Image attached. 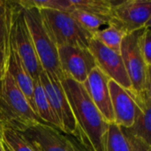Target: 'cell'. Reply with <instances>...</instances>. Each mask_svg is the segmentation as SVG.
I'll return each mask as SVG.
<instances>
[{
    "mask_svg": "<svg viewBox=\"0 0 151 151\" xmlns=\"http://www.w3.org/2000/svg\"><path fill=\"white\" fill-rule=\"evenodd\" d=\"M2 143H3V147H4V151H12L11 149H10V147L4 142H3L2 141Z\"/></svg>",
    "mask_w": 151,
    "mask_h": 151,
    "instance_id": "d4e9b609",
    "label": "cell"
},
{
    "mask_svg": "<svg viewBox=\"0 0 151 151\" xmlns=\"http://www.w3.org/2000/svg\"><path fill=\"white\" fill-rule=\"evenodd\" d=\"M34 102L38 118L45 124L60 130L58 120L50 104L40 79L34 80Z\"/></svg>",
    "mask_w": 151,
    "mask_h": 151,
    "instance_id": "2e32d148",
    "label": "cell"
},
{
    "mask_svg": "<svg viewBox=\"0 0 151 151\" xmlns=\"http://www.w3.org/2000/svg\"><path fill=\"white\" fill-rule=\"evenodd\" d=\"M70 12L73 11H83L111 20V13L113 5L111 0H69Z\"/></svg>",
    "mask_w": 151,
    "mask_h": 151,
    "instance_id": "e0dca14e",
    "label": "cell"
},
{
    "mask_svg": "<svg viewBox=\"0 0 151 151\" xmlns=\"http://www.w3.org/2000/svg\"><path fill=\"white\" fill-rule=\"evenodd\" d=\"M104 151H131L129 142L122 128L115 123L109 124Z\"/></svg>",
    "mask_w": 151,
    "mask_h": 151,
    "instance_id": "d6986e66",
    "label": "cell"
},
{
    "mask_svg": "<svg viewBox=\"0 0 151 151\" xmlns=\"http://www.w3.org/2000/svg\"><path fill=\"white\" fill-rule=\"evenodd\" d=\"M128 92L136 104L137 111L134 126L129 129H124L151 145V89L138 93L128 89Z\"/></svg>",
    "mask_w": 151,
    "mask_h": 151,
    "instance_id": "5bb4252c",
    "label": "cell"
},
{
    "mask_svg": "<svg viewBox=\"0 0 151 151\" xmlns=\"http://www.w3.org/2000/svg\"><path fill=\"white\" fill-rule=\"evenodd\" d=\"M58 55L64 75L79 83L83 84L90 72L96 67L95 58L88 48L59 46Z\"/></svg>",
    "mask_w": 151,
    "mask_h": 151,
    "instance_id": "9c48e42d",
    "label": "cell"
},
{
    "mask_svg": "<svg viewBox=\"0 0 151 151\" xmlns=\"http://www.w3.org/2000/svg\"><path fill=\"white\" fill-rule=\"evenodd\" d=\"M139 48L145 63L151 66V30L150 25L145 27L139 38Z\"/></svg>",
    "mask_w": 151,
    "mask_h": 151,
    "instance_id": "7402d4cb",
    "label": "cell"
},
{
    "mask_svg": "<svg viewBox=\"0 0 151 151\" xmlns=\"http://www.w3.org/2000/svg\"><path fill=\"white\" fill-rule=\"evenodd\" d=\"M0 151H4V147H3V143H2V142H0Z\"/></svg>",
    "mask_w": 151,
    "mask_h": 151,
    "instance_id": "4316f807",
    "label": "cell"
},
{
    "mask_svg": "<svg viewBox=\"0 0 151 151\" xmlns=\"http://www.w3.org/2000/svg\"><path fill=\"white\" fill-rule=\"evenodd\" d=\"M143 28L126 35L119 51L131 82V90L137 93L151 89V66L145 63L139 48V38Z\"/></svg>",
    "mask_w": 151,
    "mask_h": 151,
    "instance_id": "5b68a950",
    "label": "cell"
},
{
    "mask_svg": "<svg viewBox=\"0 0 151 151\" xmlns=\"http://www.w3.org/2000/svg\"><path fill=\"white\" fill-rule=\"evenodd\" d=\"M70 13L82 27L90 32L92 35H94L96 31L100 30L102 26L109 25V21L106 19L87 12L73 11Z\"/></svg>",
    "mask_w": 151,
    "mask_h": 151,
    "instance_id": "44dd1931",
    "label": "cell"
},
{
    "mask_svg": "<svg viewBox=\"0 0 151 151\" xmlns=\"http://www.w3.org/2000/svg\"><path fill=\"white\" fill-rule=\"evenodd\" d=\"M39 79L50 104L58 120L60 131L78 140L77 124L61 81L49 74L44 70L41 73Z\"/></svg>",
    "mask_w": 151,
    "mask_h": 151,
    "instance_id": "8992f818",
    "label": "cell"
},
{
    "mask_svg": "<svg viewBox=\"0 0 151 151\" xmlns=\"http://www.w3.org/2000/svg\"><path fill=\"white\" fill-rule=\"evenodd\" d=\"M109 80L97 67H95L83 85L104 119L111 124L114 123V116L108 86Z\"/></svg>",
    "mask_w": 151,
    "mask_h": 151,
    "instance_id": "4fadbf2b",
    "label": "cell"
},
{
    "mask_svg": "<svg viewBox=\"0 0 151 151\" xmlns=\"http://www.w3.org/2000/svg\"><path fill=\"white\" fill-rule=\"evenodd\" d=\"M77 127L78 141L89 151H104L109 123L104 119L84 85L65 76L61 81Z\"/></svg>",
    "mask_w": 151,
    "mask_h": 151,
    "instance_id": "6da1fadb",
    "label": "cell"
},
{
    "mask_svg": "<svg viewBox=\"0 0 151 151\" xmlns=\"http://www.w3.org/2000/svg\"><path fill=\"white\" fill-rule=\"evenodd\" d=\"M3 141V124L0 122V142Z\"/></svg>",
    "mask_w": 151,
    "mask_h": 151,
    "instance_id": "484cf974",
    "label": "cell"
},
{
    "mask_svg": "<svg viewBox=\"0 0 151 151\" xmlns=\"http://www.w3.org/2000/svg\"><path fill=\"white\" fill-rule=\"evenodd\" d=\"M6 3H7V1H1L0 0V25H1V22H2V19H3L4 12H5Z\"/></svg>",
    "mask_w": 151,
    "mask_h": 151,
    "instance_id": "cb8c5ba5",
    "label": "cell"
},
{
    "mask_svg": "<svg viewBox=\"0 0 151 151\" xmlns=\"http://www.w3.org/2000/svg\"><path fill=\"white\" fill-rule=\"evenodd\" d=\"M41 151H89L75 137L45 123H38L23 132Z\"/></svg>",
    "mask_w": 151,
    "mask_h": 151,
    "instance_id": "ba28073f",
    "label": "cell"
},
{
    "mask_svg": "<svg viewBox=\"0 0 151 151\" xmlns=\"http://www.w3.org/2000/svg\"><path fill=\"white\" fill-rule=\"evenodd\" d=\"M109 91L114 116V123L121 128H131L135 120L137 107L128 92L115 81L109 80Z\"/></svg>",
    "mask_w": 151,
    "mask_h": 151,
    "instance_id": "7c38bea8",
    "label": "cell"
},
{
    "mask_svg": "<svg viewBox=\"0 0 151 151\" xmlns=\"http://www.w3.org/2000/svg\"><path fill=\"white\" fill-rule=\"evenodd\" d=\"M0 122L20 132L42 122L8 71L0 81Z\"/></svg>",
    "mask_w": 151,
    "mask_h": 151,
    "instance_id": "7a4b0ae2",
    "label": "cell"
},
{
    "mask_svg": "<svg viewBox=\"0 0 151 151\" xmlns=\"http://www.w3.org/2000/svg\"><path fill=\"white\" fill-rule=\"evenodd\" d=\"M3 142L12 151H41L23 132L3 126Z\"/></svg>",
    "mask_w": 151,
    "mask_h": 151,
    "instance_id": "ac0fdd59",
    "label": "cell"
},
{
    "mask_svg": "<svg viewBox=\"0 0 151 151\" xmlns=\"http://www.w3.org/2000/svg\"><path fill=\"white\" fill-rule=\"evenodd\" d=\"M40 11L58 47L70 45L88 48L93 35L82 27L70 12L52 9Z\"/></svg>",
    "mask_w": 151,
    "mask_h": 151,
    "instance_id": "277c9868",
    "label": "cell"
},
{
    "mask_svg": "<svg viewBox=\"0 0 151 151\" xmlns=\"http://www.w3.org/2000/svg\"><path fill=\"white\" fill-rule=\"evenodd\" d=\"M150 0L113 1L109 25L127 35L150 25Z\"/></svg>",
    "mask_w": 151,
    "mask_h": 151,
    "instance_id": "52a82bcc",
    "label": "cell"
},
{
    "mask_svg": "<svg viewBox=\"0 0 151 151\" xmlns=\"http://www.w3.org/2000/svg\"><path fill=\"white\" fill-rule=\"evenodd\" d=\"M131 148V151H151V145L146 143L142 140L132 135L124 128H122Z\"/></svg>",
    "mask_w": 151,
    "mask_h": 151,
    "instance_id": "603a6c76",
    "label": "cell"
},
{
    "mask_svg": "<svg viewBox=\"0 0 151 151\" xmlns=\"http://www.w3.org/2000/svg\"><path fill=\"white\" fill-rule=\"evenodd\" d=\"M126 34L113 25H108L107 27L96 31L93 37L98 40L107 48L119 53L122 40Z\"/></svg>",
    "mask_w": 151,
    "mask_h": 151,
    "instance_id": "ffe728a7",
    "label": "cell"
},
{
    "mask_svg": "<svg viewBox=\"0 0 151 151\" xmlns=\"http://www.w3.org/2000/svg\"><path fill=\"white\" fill-rule=\"evenodd\" d=\"M7 71L12 76L18 87L20 88V90L26 96L32 110L36 114L35 102H34V80L28 73L23 61L21 60L17 51L12 38V29L11 42H10V53L7 62Z\"/></svg>",
    "mask_w": 151,
    "mask_h": 151,
    "instance_id": "9a60e30c",
    "label": "cell"
},
{
    "mask_svg": "<svg viewBox=\"0 0 151 151\" xmlns=\"http://www.w3.org/2000/svg\"><path fill=\"white\" fill-rule=\"evenodd\" d=\"M96 67L110 80L115 81L125 89H131V82L127 73L120 53H118L92 38L88 44Z\"/></svg>",
    "mask_w": 151,
    "mask_h": 151,
    "instance_id": "8fae6325",
    "label": "cell"
},
{
    "mask_svg": "<svg viewBox=\"0 0 151 151\" xmlns=\"http://www.w3.org/2000/svg\"><path fill=\"white\" fill-rule=\"evenodd\" d=\"M20 8L42 69L62 81L65 75L58 59V46L43 20L40 9L36 7Z\"/></svg>",
    "mask_w": 151,
    "mask_h": 151,
    "instance_id": "3957f363",
    "label": "cell"
},
{
    "mask_svg": "<svg viewBox=\"0 0 151 151\" xmlns=\"http://www.w3.org/2000/svg\"><path fill=\"white\" fill-rule=\"evenodd\" d=\"M12 38L17 51L28 73L33 80L38 79L43 69L36 54L31 35L19 4L12 25Z\"/></svg>",
    "mask_w": 151,
    "mask_h": 151,
    "instance_id": "30bf717a",
    "label": "cell"
}]
</instances>
